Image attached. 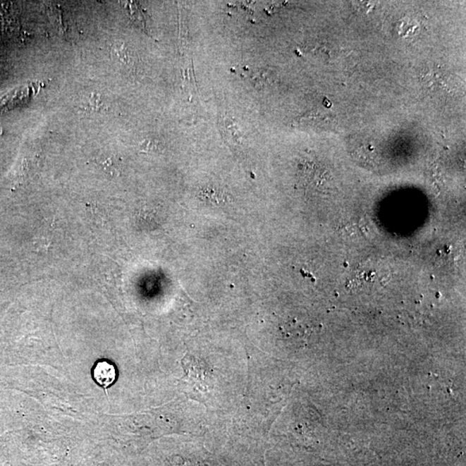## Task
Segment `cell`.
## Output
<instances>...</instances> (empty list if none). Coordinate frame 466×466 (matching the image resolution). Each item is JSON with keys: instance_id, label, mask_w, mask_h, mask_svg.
<instances>
[{"instance_id": "1", "label": "cell", "mask_w": 466, "mask_h": 466, "mask_svg": "<svg viewBox=\"0 0 466 466\" xmlns=\"http://www.w3.org/2000/svg\"><path fill=\"white\" fill-rule=\"evenodd\" d=\"M92 377L99 386L109 388L115 382L117 377L116 368L109 362L102 361L96 364Z\"/></svg>"}, {"instance_id": "2", "label": "cell", "mask_w": 466, "mask_h": 466, "mask_svg": "<svg viewBox=\"0 0 466 466\" xmlns=\"http://www.w3.org/2000/svg\"><path fill=\"white\" fill-rule=\"evenodd\" d=\"M221 126L223 136L226 137L227 142L233 145L242 144L243 135L232 118L227 116L223 118Z\"/></svg>"}, {"instance_id": "3", "label": "cell", "mask_w": 466, "mask_h": 466, "mask_svg": "<svg viewBox=\"0 0 466 466\" xmlns=\"http://www.w3.org/2000/svg\"><path fill=\"white\" fill-rule=\"evenodd\" d=\"M200 196L203 200H205L206 202L216 204V205H219V204H221L226 200L223 192L214 187H205L202 188V190H200Z\"/></svg>"}, {"instance_id": "4", "label": "cell", "mask_w": 466, "mask_h": 466, "mask_svg": "<svg viewBox=\"0 0 466 466\" xmlns=\"http://www.w3.org/2000/svg\"><path fill=\"white\" fill-rule=\"evenodd\" d=\"M250 80L254 85V87L258 90H263L271 82V77L268 72L264 70H255L250 72Z\"/></svg>"}]
</instances>
